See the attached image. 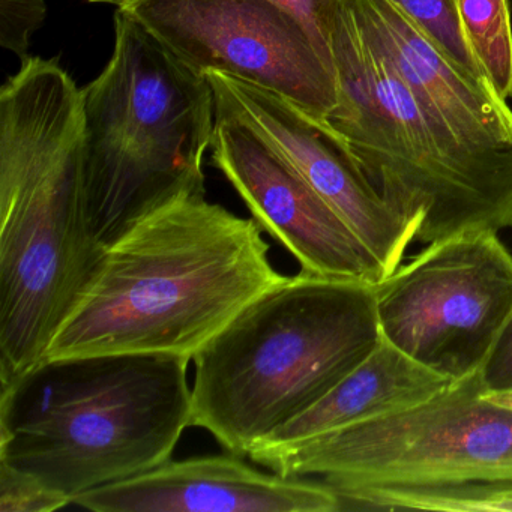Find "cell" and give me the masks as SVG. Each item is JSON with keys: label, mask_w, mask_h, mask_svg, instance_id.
Segmentation results:
<instances>
[{"label": "cell", "mask_w": 512, "mask_h": 512, "mask_svg": "<svg viewBox=\"0 0 512 512\" xmlns=\"http://www.w3.org/2000/svg\"><path fill=\"white\" fill-rule=\"evenodd\" d=\"M263 229L191 191L145 215L104 250L44 359L107 353L194 355L281 283Z\"/></svg>", "instance_id": "2"}, {"label": "cell", "mask_w": 512, "mask_h": 512, "mask_svg": "<svg viewBox=\"0 0 512 512\" xmlns=\"http://www.w3.org/2000/svg\"><path fill=\"white\" fill-rule=\"evenodd\" d=\"M83 2H88V4L115 5L116 8H128L133 7L140 0H83Z\"/></svg>", "instance_id": "23"}, {"label": "cell", "mask_w": 512, "mask_h": 512, "mask_svg": "<svg viewBox=\"0 0 512 512\" xmlns=\"http://www.w3.org/2000/svg\"><path fill=\"white\" fill-rule=\"evenodd\" d=\"M380 340L376 286L286 275L194 355L191 427L248 457L316 406Z\"/></svg>", "instance_id": "3"}, {"label": "cell", "mask_w": 512, "mask_h": 512, "mask_svg": "<svg viewBox=\"0 0 512 512\" xmlns=\"http://www.w3.org/2000/svg\"><path fill=\"white\" fill-rule=\"evenodd\" d=\"M203 77L214 91L215 106L268 140L367 245L386 278L394 274L415 232L371 188L328 121L229 74L208 71Z\"/></svg>", "instance_id": "11"}, {"label": "cell", "mask_w": 512, "mask_h": 512, "mask_svg": "<svg viewBox=\"0 0 512 512\" xmlns=\"http://www.w3.org/2000/svg\"><path fill=\"white\" fill-rule=\"evenodd\" d=\"M82 92L83 211L106 250L170 200L206 191L215 97L205 77L124 10L115 14L109 64Z\"/></svg>", "instance_id": "6"}, {"label": "cell", "mask_w": 512, "mask_h": 512, "mask_svg": "<svg viewBox=\"0 0 512 512\" xmlns=\"http://www.w3.org/2000/svg\"><path fill=\"white\" fill-rule=\"evenodd\" d=\"M467 43L502 100L512 98V26L508 0H458Z\"/></svg>", "instance_id": "16"}, {"label": "cell", "mask_w": 512, "mask_h": 512, "mask_svg": "<svg viewBox=\"0 0 512 512\" xmlns=\"http://www.w3.org/2000/svg\"><path fill=\"white\" fill-rule=\"evenodd\" d=\"M346 2L422 106L454 136L476 151L512 152V110L494 89L461 73L392 0Z\"/></svg>", "instance_id": "13"}, {"label": "cell", "mask_w": 512, "mask_h": 512, "mask_svg": "<svg viewBox=\"0 0 512 512\" xmlns=\"http://www.w3.org/2000/svg\"><path fill=\"white\" fill-rule=\"evenodd\" d=\"M484 392L478 371L403 412L248 458L283 476H322L337 496L512 479V410Z\"/></svg>", "instance_id": "7"}, {"label": "cell", "mask_w": 512, "mask_h": 512, "mask_svg": "<svg viewBox=\"0 0 512 512\" xmlns=\"http://www.w3.org/2000/svg\"><path fill=\"white\" fill-rule=\"evenodd\" d=\"M347 509H418L443 512H512V479L433 487H370L340 494Z\"/></svg>", "instance_id": "15"}, {"label": "cell", "mask_w": 512, "mask_h": 512, "mask_svg": "<svg viewBox=\"0 0 512 512\" xmlns=\"http://www.w3.org/2000/svg\"><path fill=\"white\" fill-rule=\"evenodd\" d=\"M449 383L382 337L373 352L316 406L274 431L250 454L274 451L349 425L403 412L430 400Z\"/></svg>", "instance_id": "14"}, {"label": "cell", "mask_w": 512, "mask_h": 512, "mask_svg": "<svg viewBox=\"0 0 512 512\" xmlns=\"http://www.w3.org/2000/svg\"><path fill=\"white\" fill-rule=\"evenodd\" d=\"M479 376L485 391L512 389V313L497 335Z\"/></svg>", "instance_id": "21"}, {"label": "cell", "mask_w": 512, "mask_h": 512, "mask_svg": "<svg viewBox=\"0 0 512 512\" xmlns=\"http://www.w3.org/2000/svg\"><path fill=\"white\" fill-rule=\"evenodd\" d=\"M71 503L95 512L341 511L340 497L323 482L260 472L233 452L169 460Z\"/></svg>", "instance_id": "12"}, {"label": "cell", "mask_w": 512, "mask_h": 512, "mask_svg": "<svg viewBox=\"0 0 512 512\" xmlns=\"http://www.w3.org/2000/svg\"><path fill=\"white\" fill-rule=\"evenodd\" d=\"M118 10L199 76L229 74L322 119L337 107L334 70L304 28L269 0H140Z\"/></svg>", "instance_id": "9"}, {"label": "cell", "mask_w": 512, "mask_h": 512, "mask_svg": "<svg viewBox=\"0 0 512 512\" xmlns=\"http://www.w3.org/2000/svg\"><path fill=\"white\" fill-rule=\"evenodd\" d=\"M44 0H0V46L20 59L28 58L32 35L44 25Z\"/></svg>", "instance_id": "19"}, {"label": "cell", "mask_w": 512, "mask_h": 512, "mask_svg": "<svg viewBox=\"0 0 512 512\" xmlns=\"http://www.w3.org/2000/svg\"><path fill=\"white\" fill-rule=\"evenodd\" d=\"M329 44L338 104L326 121L415 242L512 227V152L476 151L431 115L346 0Z\"/></svg>", "instance_id": "5"}, {"label": "cell", "mask_w": 512, "mask_h": 512, "mask_svg": "<svg viewBox=\"0 0 512 512\" xmlns=\"http://www.w3.org/2000/svg\"><path fill=\"white\" fill-rule=\"evenodd\" d=\"M382 337L457 382L478 373L512 313V254L496 232L427 245L376 286Z\"/></svg>", "instance_id": "8"}, {"label": "cell", "mask_w": 512, "mask_h": 512, "mask_svg": "<svg viewBox=\"0 0 512 512\" xmlns=\"http://www.w3.org/2000/svg\"><path fill=\"white\" fill-rule=\"evenodd\" d=\"M418 28L433 41L434 46L470 79L493 89L479 67L461 23L458 0H392Z\"/></svg>", "instance_id": "17"}, {"label": "cell", "mask_w": 512, "mask_h": 512, "mask_svg": "<svg viewBox=\"0 0 512 512\" xmlns=\"http://www.w3.org/2000/svg\"><path fill=\"white\" fill-rule=\"evenodd\" d=\"M85 137L82 89L55 59H23L0 91V388L46 358L100 266Z\"/></svg>", "instance_id": "1"}, {"label": "cell", "mask_w": 512, "mask_h": 512, "mask_svg": "<svg viewBox=\"0 0 512 512\" xmlns=\"http://www.w3.org/2000/svg\"><path fill=\"white\" fill-rule=\"evenodd\" d=\"M67 505L70 497L0 460V512H52Z\"/></svg>", "instance_id": "18"}, {"label": "cell", "mask_w": 512, "mask_h": 512, "mask_svg": "<svg viewBox=\"0 0 512 512\" xmlns=\"http://www.w3.org/2000/svg\"><path fill=\"white\" fill-rule=\"evenodd\" d=\"M484 398L490 403L496 404V406L512 410V389H508V391H485Z\"/></svg>", "instance_id": "22"}, {"label": "cell", "mask_w": 512, "mask_h": 512, "mask_svg": "<svg viewBox=\"0 0 512 512\" xmlns=\"http://www.w3.org/2000/svg\"><path fill=\"white\" fill-rule=\"evenodd\" d=\"M212 166L235 188L251 217L298 260L323 277L382 283L379 260L298 170L247 122L215 106Z\"/></svg>", "instance_id": "10"}, {"label": "cell", "mask_w": 512, "mask_h": 512, "mask_svg": "<svg viewBox=\"0 0 512 512\" xmlns=\"http://www.w3.org/2000/svg\"><path fill=\"white\" fill-rule=\"evenodd\" d=\"M190 359H43L0 388V460L71 500L154 469L191 427Z\"/></svg>", "instance_id": "4"}, {"label": "cell", "mask_w": 512, "mask_h": 512, "mask_svg": "<svg viewBox=\"0 0 512 512\" xmlns=\"http://www.w3.org/2000/svg\"><path fill=\"white\" fill-rule=\"evenodd\" d=\"M304 28L326 64L334 70L331 55V29L338 0H269ZM335 74V73H334Z\"/></svg>", "instance_id": "20"}]
</instances>
